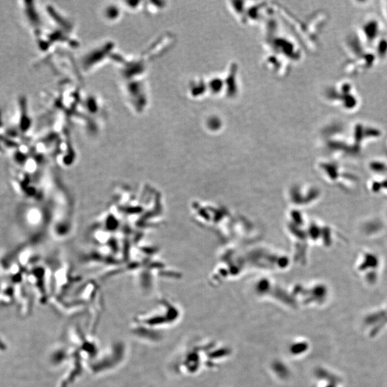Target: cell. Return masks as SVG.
Returning <instances> with one entry per match:
<instances>
[{
  "label": "cell",
  "mask_w": 387,
  "mask_h": 387,
  "mask_svg": "<svg viewBox=\"0 0 387 387\" xmlns=\"http://www.w3.org/2000/svg\"><path fill=\"white\" fill-rule=\"evenodd\" d=\"M367 336L374 338L387 329V305L365 315L362 321Z\"/></svg>",
  "instance_id": "cell-1"
}]
</instances>
